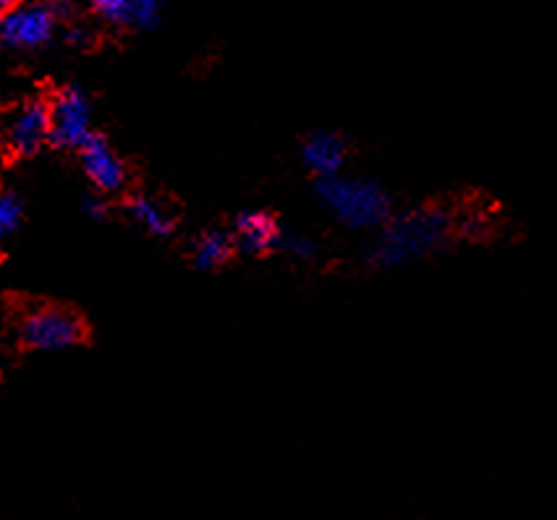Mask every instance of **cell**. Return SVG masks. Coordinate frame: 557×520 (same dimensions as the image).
<instances>
[{
    "label": "cell",
    "mask_w": 557,
    "mask_h": 520,
    "mask_svg": "<svg viewBox=\"0 0 557 520\" xmlns=\"http://www.w3.org/2000/svg\"><path fill=\"white\" fill-rule=\"evenodd\" d=\"M53 132V113H50V97L27 95L16 102L5 115L3 147L5 158L29 160L50 147Z\"/></svg>",
    "instance_id": "obj_5"
},
{
    "label": "cell",
    "mask_w": 557,
    "mask_h": 520,
    "mask_svg": "<svg viewBox=\"0 0 557 520\" xmlns=\"http://www.w3.org/2000/svg\"><path fill=\"white\" fill-rule=\"evenodd\" d=\"M27 223V205L24 197L14 188H5L0 194V238H14Z\"/></svg>",
    "instance_id": "obj_12"
},
{
    "label": "cell",
    "mask_w": 557,
    "mask_h": 520,
    "mask_svg": "<svg viewBox=\"0 0 557 520\" xmlns=\"http://www.w3.org/2000/svg\"><path fill=\"white\" fill-rule=\"evenodd\" d=\"M110 197H106V194L95 191L92 194H84L82 197V212L87 214V218H92L95 223H106V220L110 218Z\"/></svg>",
    "instance_id": "obj_16"
},
{
    "label": "cell",
    "mask_w": 557,
    "mask_h": 520,
    "mask_svg": "<svg viewBox=\"0 0 557 520\" xmlns=\"http://www.w3.org/2000/svg\"><path fill=\"white\" fill-rule=\"evenodd\" d=\"M123 212L132 220L136 227L147 233V236L168 240L176 236L178 231V218L165 201L158 197H150V194H128L123 199Z\"/></svg>",
    "instance_id": "obj_10"
},
{
    "label": "cell",
    "mask_w": 557,
    "mask_h": 520,
    "mask_svg": "<svg viewBox=\"0 0 557 520\" xmlns=\"http://www.w3.org/2000/svg\"><path fill=\"white\" fill-rule=\"evenodd\" d=\"M79 165L89 186L106 197H119L132 184V168L102 134H92L79 147Z\"/></svg>",
    "instance_id": "obj_7"
},
{
    "label": "cell",
    "mask_w": 557,
    "mask_h": 520,
    "mask_svg": "<svg viewBox=\"0 0 557 520\" xmlns=\"http://www.w3.org/2000/svg\"><path fill=\"white\" fill-rule=\"evenodd\" d=\"M314 181L320 205L348 231H380L395 214L391 194L377 181L346 173Z\"/></svg>",
    "instance_id": "obj_2"
},
{
    "label": "cell",
    "mask_w": 557,
    "mask_h": 520,
    "mask_svg": "<svg viewBox=\"0 0 557 520\" xmlns=\"http://www.w3.org/2000/svg\"><path fill=\"white\" fill-rule=\"evenodd\" d=\"M50 113H53V132H50V149L55 152H79V147L92 128V97L82 84H63L50 95Z\"/></svg>",
    "instance_id": "obj_6"
},
{
    "label": "cell",
    "mask_w": 557,
    "mask_h": 520,
    "mask_svg": "<svg viewBox=\"0 0 557 520\" xmlns=\"http://www.w3.org/2000/svg\"><path fill=\"white\" fill-rule=\"evenodd\" d=\"M348 139L333 128H314L301 141V162L314 178H327L346 171L348 162Z\"/></svg>",
    "instance_id": "obj_8"
},
{
    "label": "cell",
    "mask_w": 557,
    "mask_h": 520,
    "mask_svg": "<svg viewBox=\"0 0 557 520\" xmlns=\"http://www.w3.org/2000/svg\"><path fill=\"white\" fill-rule=\"evenodd\" d=\"M163 3L165 0H132L134 29L136 32L158 29L160 18H163Z\"/></svg>",
    "instance_id": "obj_14"
},
{
    "label": "cell",
    "mask_w": 557,
    "mask_h": 520,
    "mask_svg": "<svg viewBox=\"0 0 557 520\" xmlns=\"http://www.w3.org/2000/svg\"><path fill=\"white\" fill-rule=\"evenodd\" d=\"M14 341L29 354H63L89 341V324L66 304H32L14 317Z\"/></svg>",
    "instance_id": "obj_3"
},
{
    "label": "cell",
    "mask_w": 557,
    "mask_h": 520,
    "mask_svg": "<svg viewBox=\"0 0 557 520\" xmlns=\"http://www.w3.org/2000/svg\"><path fill=\"white\" fill-rule=\"evenodd\" d=\"M18 3H24V0H0V11L14 9V5H18Z\"/></svg>",
    "instance_id": "obj_18"
},
{
    "label": "cell",
    "mask_w": 557,
    "mask_h": 520,
    "mask_svg": "<svg viewBox=\"0 0 557 520\" xmlns=\"http://www.w3.org/2000/svg\"><path fill=\"white\" fill-rule=\"evenodd\" d=\"M233 236H236L238 251L249 257H268L277 251L283 238V227L264 210H244L233 220Z\"/></svg>",
    "instance_id": "obj_9"
},
{
    "label": "cell",
    "mask_w": 557,
    "mask_h": 520,
    "mask_svg": "<svg viewBox=\"0 0 557 520\" xmlns=\"http://www.w3.org/2000/svg\"><path fill=\"white\" fill-rule=\"evenodd\" d=\"M63 42L76 50H87L92 45V32H89V27H84L79 18H71L66 27H63Z\"/></svg>",
    "instance_id": "obj_17"
},
{
    "label": "cell",
    "mask_w": 557,
    "mask_h": 520,
    "mask_svg": "<svg viewBox=\"0 0 557 520\" xmlns=\"http://www.w3.org/2000/svg\"><path fill=\"white\" fill-rule=\"evenodd\" d=\"M461 238V214L445 205H419L393 214L380 227L367 251V264L377 270L400 268L417 259H430Z\"/></svg>",
    "instance_id": "obj_1"
},
{
    "label": "cell",
    "mask_w": 557,
    "mask_h": 520,
    "mask_svg": "<svg viewBox=\"0 0 557 520\" xmlns=\"http://www.w3.org/2000/svg\"><path fill=\"white\" fill-rule=\"evenodd\" d=\"M87 5L97 22L115 29H134L132 0H87Z\"/></svg>",
    "instance_id": "obj_13"
},
{
    "label": "cell",
    "mask_w": 557,
    "mask_h": 520,
    "mask_svg": "<svg viewBox=\"0 0 557 520\" xmlns=\"http://www.w3.org/2000/svg\"><path fill=\"white\" fill-rule=\"evenodd\" d=\"M71 18H76L71 0H24L3 11L0 42L11 53H37L61 35Z\"/></svg>",
    "instance_id": "obj_4"
},
{
    "label": "cell",
    "mask_w": 557,
    "mask_h": 520,
    "mask_svg": "<svg viewBox=\"0 0 557 520\" xmlns=\"http://www.w3.org/2000/svg\"><path fill=\"white\" fill-rule=\"evenodd\" d=\"M277 251L288 253V257L296 259V262H312V259L317 257V244L309 236H301V233L283 231V238H281V246H277Z\"/></svg>",
    "instance_id": "obj_15"
},
{
    "label": "cell",
    "mask_w": 557,
    "mask_h": 520,
    "mask_svg": "<svg viewBox=\"0 0 557 520\" xmlns=\"http://www.w3.org/2000/svg\"><path fill=\"white\" fill-rule=\"evenodd\" d=\"M238 244L233 231H212L199 233V238H194L191 244V264L199 272H218L236 257Z\"/></svg>",
    "instance_id": "obj_11"
}]
</instances>
